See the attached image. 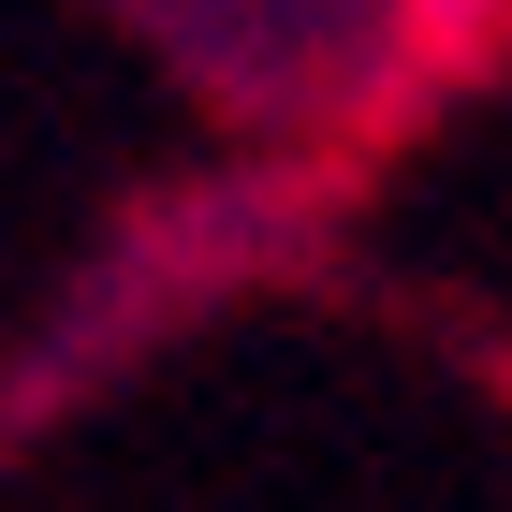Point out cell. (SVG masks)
<instances>
[{
  "mask_svg": "<svg viewBox=\"0 0 512 512\" xmlns=\"http://www.w3.org/2000/svg\"><path fill=\"white\" fill-rule=\"evenodd\" d=\"M425 15H439V30H469V15H512V0H425Z\"/></svg>",
  "mask_w": 512,
  "mask_h": 512,
  "instance_id": "1",
  "label": "cell"
}]
</instances>
